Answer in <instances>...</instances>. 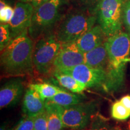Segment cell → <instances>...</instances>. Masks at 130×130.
I'll return each mask as SVG.
<instances>
[{
	"instance_id": "cell-1",
	"label": "cell",
	"mask_w": 130,
	"mask_h": 130,
	"mask_svg": "<svg viewBox=\"0 0 130 130\" xmlns=\"http://www.w3.org/2000/svg\"><path fill=\"white\" fill-rule=\"evenodd\" d=\"M35 41L28 35V30L11 40L1 51V67L8 77L29 75L33 72Z\"/></svg>"
},
{
	"instance_id": "cell-2",
	"label": "cell",
	"mask_w": 130,
	"mask_h": 130,
	"mask_svg": "<svg viewBox=\"0 0 130 130\" xmlns=\"http://www.w3.org/2000/svg\"><path fill=\"white\" fill-rule=\"evenodd\" d=\"M96 21V12L79 7L63 14L53 33L61 43L74 42L94 27Z\"/></svg>"
},
{
	"instance_id": "cell-3",
	"label": "cell",
	"mask_w": 130,
	"mask_h": 130,
	"mask_svg": "<svg viewBox=\"0 0 130 130\" xmlns=\"http://www.w3.org/2000/svg\"><path fill=\"white\" fill-rule=\"evenodd\" d=\"M67 0H50L36 8L28 35L36 42L40 37L53 32V30L61 19L63 5Z\"/></svg>"
},
{
	"instance_id": "cell-4",
	"label": "cell",
	"mask_w": 130,
	"mask_h": 130,
	"mask_svg": "<svg viewBox=\"0 0 130 130\" xmlns=\"http://www.w3.org/2000/svg\"><path fill=\"white\" fill-rule=\"evenodd\" d=\"M62 43L53 32L43 36L35 42L33 52L34 68L40 75H46L54 69V62Z\"/></svg>"
},
{
	"instance_id": "cell-5",
	"label": "cell",
	"mask_w": 130,
	"mask_h": 130,
	"mask_svg": "<svg viewBox=\"0 0 130 130\" xmlns=\"http://www.w3.org/2000/svg\"><path fill=\"white\" fill-rule=\"evenodd\" d=\"M126 0H101L96 9L97 22L107 37L121 31Z\"/></svg>"
},
{
	"instance_id": "cell-6",
	"label": "cell",
	"mask_w": 130,
	"mask_h": 130,
	"mask_svg": "<svg viewBox=\"0 0 130 130\" xmlns=\"http://www.w3.org/2000/svg\"><path fill=\"white\" fill-rule=\"evenodd\" d=\"M57 105L64 127L82 129L86 128L95 115L94 102H81L69 107Z\"/></svg>"
},
{
	"instance_id": "cell-7",
	"label": "cell",
	"mask_w": 130,
	"mask_h": 130,
	"mask_svg": "<svg viewBox=\"0 0 130 130\" xmlns=\"http://www.w3.org/2000/svg\"><path fill=\"white\" fill-rule=\"evenodd\" d=\"M59 71L72 76L74 78L84 84L86 88L100 89L106 92L107 83L106 70L95 69L83 63L71 69Z\"/></svg>"
},
{
	"instance_id": "cell-8",
	"label": "cell",
	"mask_w": 130,
	"mask_h": 130,
	"mask_svg": "<svg viewBox=\"0 0 130 130\" xmlns=\"http://www.w3.org/2000/svg\"><path fill=\"white\" fill-rule=\"evenodd\" d=\"M110 65L118 67L130 54V35L120 31L107 37L104 42Z\"/></svg>"
},
{
	"instance_id": "cell-9",
	"label": "cell",
	"mask_w": 130,
	"mask_h": 130,
	"mask_svg": "<svg viewBox=\"0 0 130 130\" xmlns=\"http://www.w3.org/2000/svg\"><path fill=\"white\" fill-rule=\"evenodd\" d=\"M35 7L30 2L18 1L14 7V14L9 24L12 39H13L26 30L31 23Z\"/></svg>"
},
{
	"instance_id": "cell-10",
	"label": "cell",
	"mask_w": 130,
	"mask_h": 130,
	"mask_svg": "<svg viewBox=\"0 0 130 130\" xmlns=\"http://www.w3.org/2000/svg\"><path fill=\"white\" fill-rule=\"evenodd\" d=\"M84 63V53L78 48L75 41L62 43L55 60L54 70L62 71L71 69Z\"/></svg>"
},
{
	"instance_id": "cell-11",
	"label": "cell",
	"mask_w": 130,
	"mask_h": 130,
	"mask_svg": "<svg viewBox=\"0 0 130 130\" xmlns=\"http://www.w3.org/2000/svg\"><path fill=\"white\" fill-rule=\"evenodd\" d=\"M24 91L23 81L20 78L10 79L1 86L0 90V108L12 107L18 103Z\"/></svg>"
},
{
	"instance_id": "cell-12",
	"label": "cell",
	"mask_w": 130,
	"mask_h": 130,
	"mask_svg": "<svg viewBox=\"0 0 130 130\" xmlns=\"http://www.w3.org/2000/svg\"><path fill=\"white\" fill-rule=\"evenodd\" d=\"M106 38L101 27L98 24L85 32L75 42L81 51L86 53L104 43Z\"/></svg>"
},
{
	"instance_id": "cell-13",
	"label": "cell",
	"mask_w": 130,
	"mask_h": 130,
	"mask_svg": "<svg viewBox=\"0 0 130 130\" xmlns=\"http://www.w3.org/2000/svg\"><path fill=\"white\" fill-rule=\"evenodd\" d=\"M45 111V100L33 89L28 87L25 91L22 103V111L25 116L35 118Z\"/></svg>"
},
{
	"instance_id": "cell-14",
	"label": "cell",
	"mask_w": 130,
	"mask_h": 130,
	"mask_svg": "<svg viewBox=\"0 0 130 130\" xmlns=\"http://www.w3.org/2000/svg\"><path fill=\"white\" fill-rule=\"evenodd\" d=\"M84 64L95 69L106 70L110 64L104 43L87 53H84Z\"/></svg>"
},
{
	"instance_id": "cell-15",
	"label": "cell",
	"mask_w": 130,
	"mask_h": 130,
	"mask_svg": "<svg viewBox=\"0 0 130 130\" xmlns=\"http://www.w3.org/2000/svg\"><path fill=\"white\" fill-rule=\"evenodd\" d=\"M126 63L118 67H114L109 64L106 69L107 73V83L106 92L115 93L118 92L123 87L125 83V71Z\"/></svg>"
},
{
	"instance_id": "cell-16",
	"label": "cell",
	"mask_w": 130,
	"mask_h": 130,
	"mask_svg": "<svg viewBox=\"0 0 130 130\" xmlns=\"http://www.w3.org/2000/svg\"><path fill=\"white\" fill-rule=\"evenodd\" d=\"M53 75L60 85L72 93L80 94L87 89L84 84L70 75L64 74L57 70H54Z\"/></svg>"
},
{
	"instance_id": "cell-17",
	"label": "cell",
	"mask_w": 130,
	"mask_h": 130,
	"mask_svg": "<svg viewBox=\"0 0 130 130\" xmlns=\"http://www.w3.org/2000/svg\"><path fill=\"white\" fill-rule=\"evenodd\" d=\"M45 110L47 114L48 130H61L64 125L57 108V105L45 100Z\"/></svg>"
},
{
	"instance_id": "cell-18",
	"label": "cell",
	"mask_w": 130,
	"mask_h": 130,
	"mask_svg": "<svg viewBox=\"0 0 130 130\" xmlns=\"http://www.w3.org/2000/svg\"><path fill=\"white\" fill-rule=\"evenodd\" d=\"M61 107H69L82 102V98L78 94L63 90L51 98L46 100Z\"/></svg>"
},
{
	"instance_id": "cell-19",
	"label": "cell",
	"mask_w": 130,
	"mask_h": 130,
	"mask_svg": "<svg viewBox=\"0 0 130 130\" xmlns=\"http://www.w3.org/2000/svg\"><path fill=\"white\" fill-rule=\"evenodd\" d=\"M28 87L33 89L34 90L38 92L40 96L44 100L51 98L63 90L53 84L46 83L30 84Z\"/></svg>"
},
{
	"instance_id": "cell-20",
	"label": "cell",
	"mask_w": 130,
	"mask_h": 130,
	"mask_svg": "<svg viewBox=\"0 0 130 130\" xmlns=\"http://www.w3.org/2000/svg\"><path fill=\"white\" fill-rule=\"evenodd\" d=\"M111 117L118 121H125L130 116V110L123 105L120 101L114 102L111 108Z\"/></svg>"
},
{
	"instance_id": "cell-21",
	"label": "cell",
	"mask_w": 130,
	"mask_h": 130,
	"mask_svg": "<svg viewBox=\"0 0 130 130\" xmlns=\"http://www.w3.org/2000/svg\"><path fill=\"white\" fill-rule=\"evenodd\" d=\"M90 130H122L116 126H113L107 122L106 120L98 114L95 115L91 121Z\"/></svg>"
},
{
	"instance_id": "cell-22",
	"label": "cell",
	"mask_w": 130,
	"mask_h": 130,
	"mask_svg": "<svg viewBox=\"0 0 130 130\" xmlns=\"http://www.w3.org/2000/svg\"><path fill=\"white\" fill-rule=\"evenodd\" d=\"M12 40L9 24L0 25V50H4Z\"/></svg>"
},
{
	"instance_id": "cell-23",
	"label": "cell",
	"mask_w": 130,
	"mask_h": 130,
	"mask_svg": "<svg viewBox=\"0 0 130 130\" xmlns=\"http://www.w3.org/2000/svg\"><path fill=\"white\" fill-rule=\"evenodd\" d=\"M34 130H48V120L46 110L35 118Z\"/></svg>"
},
{
	"instance_id": "cell-24",
	"label": "cell",
	"mask_w": 130,
	"mask_h": 130,
	"mask_svg": "<svg viewBox=\"0 0 130 130\" xmlns=\"http://www.w3.org/2000/svg\"><path fill=\"white\" fill-rule=\"evenodd\" d=\"M35 118L25 116L13 130H34Z\"/></svg>"
},
{
	"instance_id": "cell-25",
	"label": "cell",
	"mask_w": 130,
	"mask_h": 130,
	"mask_svg": "<svg viewBox=\"0 0 130 130\" xmlns=\"http://www.w3.org/2000/svg\"><path fill=\"white\" fill-rule=\"evenodd\" d=\"M14 14V8L7 4L0 9V21L2 24H9Z\"/></svg>"
},
{
	"instance_id": "cell-26",
	"label": "cell",
	"mask_w": 130,
	"mask_h": 130,
	"mask_svg": "<svg viewBox=\"0 0 130 130\" xmlns=\"http://www.w3.org/2000/svg\"><path fill=\"white\" fill-rule=\"evenodd\" d=\"M123 22L130 35V0L126 1L123 12Z\"/></svg>"
},
{
	"instance_id": "cell-27",
	"label": "cell",
	"mask_w": 130,
	"mask_h": 130,
	"mask_svg": "<svg viewBox=\"0 0 130 130\" xmlns=\"http://www.w3.org/2000/svg\"><path fill=\"white\" fill-rule=\"evenodd\" d=\"M101 0H78L80 7L96 12V9Z\"/></svg>"
},
{
	"instance_id": "cell-28",
	"label": "cell",
	"mask_w": 130,
	"mask_h": 130,
	"mask_svg": "<svg viewBox=\"0 0 130 130\" xmlns=\"http://www.w3.org/2000/svg\"><path fill=\"white\" fill-rule=\"evenodd\" d=\"M119 101L126 108L130 110V95L124 96Z\"/></svg>"
},
{
	"instance_id": "cell-29",
	"label": "cell",
	"mask_w": 130,
	"mask_h": 130,
	"mask_svg": "<svg viewBox=\"0 0 130 130\" xmlns=\"http://www.w3.org/2000/svg\"><path fill=\"white\" fill-rule=\"evenodd\" d=\"M50 1V0H31L30 3L34 6L35 9H36V8L39 7L41 5L45 4V3L48 2Z\"/></svg>"
},
{
	"instance_id": "cell-30",
	"label": "cell",
	"mask_w": 130,
	"mask_h": 130,
	"mask_svg": "<svg viewBox=\"0 0 130 130\" xmlns=\"http://www.w3.org/2000/svg\"><path fill=\"white\" fill-rule=\"evenodd\" d=\"M0 130H10L8 128V126L6 125H2L1 126V129Z\"/></svg>"
},
{
	"instance_id": "cell-31",
	"label": "cell",
	"mask_w": 130,
	"mask_h": 130,
	"mask_svg": "<svg viewBox=\"0 0 130 130\" xmlns=\"http://www.w3.org/2000/svg\"><path fill=\"white\" fill-rule=\"evenodd\" d=\"M123 62H125V63L130 62V57H128L127 58H126V59H125L124 60H123Z\"/></svg>"
},
{
	"instance_id": "cell-32",
	"label": "cell",
	"mask_w": 130,
	"mask_h": 130,
	"mask_svg": "<svg viewBox=\"0 0 130 130\" xmlns=\"http://www.w3.org/2000/svg\"><path fill=\"white\" fill-rule=\"evenodd\" d=\"M31 0H18V1H20V2H24V3H28L30 2Z\"/></svg>"
}]
</instances>
